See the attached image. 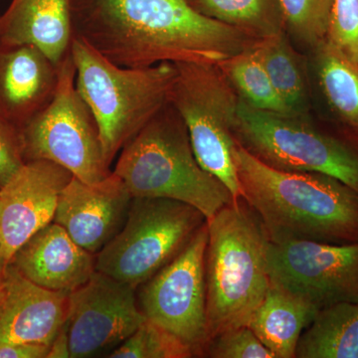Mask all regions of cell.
Instances as JSON below:
<instances>
[{"instance_id":"obj_1","label":"cell","mask_w":358,"mask_h":358,"mask_svg":"<svg viewBox=\"0 0 358 358\" xmlns=\"http://www.w3.org/2000/svg\"><path fill=\"white\" fill-rule=\"evenodd\" d=\"M71 14L73 37L121 67L218 64L256 41L185 0H71Z\"/></svg>"},{"instance_id":"obj_2","label":"cell","mask_w":358,"mask_h":358,"mask_svg":"<svg viewBox=\"0 0 358 358\" xmlns=\"http://www.w3.org/2000/svg\"><path fill=\"white\" fill-rule=\"evenodd\" d=\"M233 159L242 199L272 243L358 242V192L333 176L285 171L263 164L235 141Z\"/></svg>"},{"instance_id":"obj_3","label":"cell","mask_w":358,"mask_h":358,"mask_svg":"<svg viewBox=\"0 0 358 358\" xmlns=\"http://www.w3.org/2000/svg\"><path fill=\"white\" fill-rule=\"evenodd\" d=\"M206 222L204 268L209 341L228 329L249 326L270 286V240L258 214L242 197L225 205Z\"/></svg>"},{"instance_id":"obj_4","label":"cell","mask_w":358,"mask_h":358,"mask_svg":"<svg viewBox=\"0 0 358 358\" xmlns=\"http://www.w3.org/2000/svg\"><path fill=\"white\" fill-rule=\"evenodd\" d=\"M113 173L133 199L178 200L199 209L206 220L236 200L200 166L185 122L169 103L124 145Z\"/></svg>"},{"instance_id":"obj_5","label":"cell","mask_w":358,"mask_h":358,"mask_svg":"<svg viewBox=\"0 0 358 358\" xmlns=\"http://www.w3.org/2000/svg\"><path fill=\"white\" fill-rule=\"evenodd\" d=\"M70 52L76 66L78 92L98 124L103 155L110 166L124 145L169 103L176 65L121 67L76 37Z\"/></svg>"},{"instance_id":"obj_6","label":"cell","mask_w":358,"mask_h":358,"mask_svg":"<svg viewBox=\"0 0 358 358\" xmlns=\"http://www.w3.org/2000/svg\"><path fill=\"white\" fill-rule=\"evenodd\" d=\"M234 140L263 164L285 171L319 173L358 192V140L308 115H280L240 100Z\"/></svg>"},{"instance_id":"obj_7","label":"cell","mask_w":358,"mask_h":358,"mask_svg":"<svg viewBox=\"0 0 358 358\" xmlns=\"http://www.w3.org/2000/svg\"><path fill=\"white\" fill-rule=\"evenodd\" d=\"M206 217L178 200L133 199L124 227L96 255V271L138 289L187 246Z\"/></svg>"},{"instance_id":"obj_8","label":"cell","mask_w":358,"mask_h":358,"mask_svg":"<svg viewBox=\"0 0 358 358\" xmlns=\"http://www.w3.org/2000/svg\"><path fill=\"white\" fill-rule=\"evenodd\" d=\"M176 75L169 103L185 122L195 157L203 167L241 199L233 159L240 98L217 64L174 63Z\"/></svg>"},{"instance_id":"obj_9","label":"cell","mask_w":358,"mask_h":358,"mask_svg":"<svg viewBox=\"0 0 358 358\" xmlns=\"http://www.w3.org/2000/svg\"><path fill=\"white\" fill-rule=\"evenodd\" d=\"M20 131L25 162H55L86 183L99 182L113 173L103 155L98 124L78 92L70 51L59 64L53 99Z\"/></svg>"},{"instance_id":"obj_10","label":"cell","mask_w":358,"mask_h":358,"mask_svg":"<svg viewBox=\"0 0 358 358\" xmlns=\"http://www.w3.org/2000/svg\"><path fill=\"white\" fill-rule=\"evenodd\" d=\"M207 222L171 262L136 289V301L145 320L180 339L202 357L207 341L205 252Z\"/></svg>"},{"instance_id":"obj_11","label":"cell","mask_w":358,"mask_h":358,"mask_svg":"<svg viewBox=\"0 0 358 358\" xmlns=\"http://www.w3.org/2000/svg\"><path fill=\"white\" fill-rule=\"evenodd\" d=\"M270 282L322 308L358 303V242H268Z\"/></svg>"},{"instance_id":"obj_12","label":"cell","mask_w":358,"mask_h":358,"mask_svg":"<svg viewBox=\"0 0 358 358\" xmlns=\"http://www.w3.org/2000/svg\"><path fill=\"white\" fill-rule=\"evenodd\" d=\"M145 320L136 289L96 271L69 294L70 357H109Z\"/></svg>"},{"instance_id":"obj_13","label":"cell","mask_w":358,"mask_h":358,"mask_svg":"<svg viewBox=\"0 0 358 358\" xmlns=\"http://www.w3.org/2000/svg\"><path fill=\"white\" fill-rule=\"evenodd\" d=\"M73 176L55 162L30 160L0 190V246L8 262L30 237L53 222L59 197Z\"/></svg>"},{"instance_id":"obj_14","label":"cell","mask_w":358,"mask_h":358,"mask_svg":"<svg viewBox=\"0 0 358 358\" xmlns=\"http://www.w3.org/2000/svg\"><path fill=\"white\" fill-rule=\"evenodd\" d=\"M131 200L128 188L114 173L96 183L73 176L59 197L53 222L96 255L124 227Z\"/></svg>"},{"instance_id":"obj_15","label":"cell","mask_w":358,"mask_h":358,"mask_svg":"<svg viewBox=\"0 0 358 358\" xmlns=\"http://www.w3.org/2000/svg\"><path fill=\"white\" fill-rule=\"evenodd\" d=\"M0 300V345H50L64 326L69 294L42 288L7 266Z\"/></svg>"},{"instance_id":"obj_16","label":"cell","mask_w":358,"mask_h":358,"mask_svg":"<svg viewBox=\"0 0 358 358\" xmlns=\"http://www.w3.org/2000/svg\"><path fill=\"white\" fill-rule=\"evenodd\" d=\"M59 65L33 45H0V119L20 129L50 103Z\"/></svg>"},{"instance_id":"obj_17","label":"cell","mask_w":358,"mask_h":358,"mask_svg":"<svg viewBox=\"0 0 358 358\" xmlns=\"http://www.w3.org/2000/svg\"><path fill=\"white\" fill-rule=\"evenodd\" d=\"M8 264L42 288L65 293L83 286L96 272V255L79 246L55 222L30 237Z\"/></svg>"},{"instance_id":"obj_18","label":"cell","mask_w":358,"mask_h":358,"mask_svg":"<svg viewBox=\"0 0 358 358\" xmlns=\"http://www.w3.org/2000/svg\"><path fill=\"white\" fill-rule=\"evenodd\" d=\"M73 39L71 0H11L0 14V45H33L56 65Z\"/></svg>"},{"instance_id":"obj_19","label":"cell","mask_w":358,"mask_h":358,"mask_svg":"<svg viewBox=\"0 0 358 358\" xmlns=\"http://www.w3.org/2000/svg\"><path fill=\"white\" fill-rule=\"evenodd\" d=\"M319 308L270 282L249 327L275 358H296V346Z\"/></svg>"},{"instance_id":"obj_20","label":"cell","mask_w":358,"mask_h":358,"mask_svg":"<svg viewBox=\"0 0 358 358\" xmlns=\"http://www.w3.org/2000/svg\"><path fill=\"white\" fill-rule=\"evenodd\" d=\"M313 74L331 126L358 140V66L326 40L310 51Z\"/></svg>"},{"instance_id":"obj_21","label":"cell","mask_w":358,"mask_h":358,"mask_svg":"<svg viewBox=\"0 0 358 358\" xmlns=\"http://www.w3.org/2000/svg\"><path fill=\"white\" fill-rule=\"evenodd\" d=\"M259 60L282 102L294 115H308L310 86L307 65L286 31L254 42Z\"/></svg>"},{"instance_id":"obj_22","label":"cell","mask_w":358,"mask_h":358,"mask_svg":"<svg viewBox=\"0 0 358 358\" xmlns=\"http://www.w3.org/2000/svg\"><path fill=\"white\" fill-rule=\"evenodd\" d=\"M296 358H358V303L320 310L301 336Z\"/></svg>"},{"instance_id":"obj_23","label":"cell","mask_w":358,"mask_h":358,"mask_svg":"<svg viewBox=\"0 0 358 358\" xmlns=\"http://www.w3.org/2000/svg\"><path fill=\"white\" fill-rule=\"evenodd\" d=\"M196 13L258 40L285 31L281 0H185Z\"/></svg>"},{"instance_id":"obj_24","label":"cell","mask_w":358,"mask_h":358,"mask_svg":"<svg viewBox=\"0 0 358 358\" xmlns=\"http://www.w3.org/2000/svg\"><path fill=\"white\" fill-rule=\"evenodd\" d=\"M253 45L219 62V68L240 100L250 107L275 114L292 115L273 86Z\"/></svg>"},{"instance_id":"obj_25","label":"cell","mask_w":358,"mask_h":358,"mask_svg":"<svg viewBox=\"0 0 358 358\" xmlns=\"http://www.w3.org/2000/svg\"><path fill=\"white\" fill-rule=\"evenodd\" d=\"M285 31L307 50L326 39L334 0H281Z\"/></svg>"},{"instance_id":"obj_26","label":"cell","mask_w":358,"mask_h":358,"mask_svg":"<svg viewBox=\"0 0 358 358\" xmlns=\"http://www.w3.org/2000/svg\"><path fill=\"white\" fill-rule=\"evenodd\" d=\"M110 358H192V350L173 334L145 320L110 353Z\"/></svg>"},{"instance_id":"obj_27","label":"cell","mask_w":358,"mask_h":358,"mask_svg":"<svg viewBox=\"0 0 358 358\" xmlns=\"http://www.w3.org/2000/svg\"><path fill=\"white\" fill-rule=\"evenodd\" d=\"M324 40L358 66V0H334Z\"/></svg>"},{"instance_id":"obj_28","label":"cell","mask_w":358,"mask_h":358,"mask_svg":"<svg viewBox=\"0 0 358 358\" xmlns=\"http://www.w3.org/2000/svg\"><path fill=\"white\" fill-rule=\"evenodd\" d=\"M202 357L275 358L249 326L228 329L212 338L205 345Z\"/></svg>"},{"instance_id":"obj_29","label":"cell","mask_w":358,"mask_h":358,"mask_svg":"<svg viewBox=\"0 0 358 358\" xmlns=\"http://www.w3.org/2000/svg\"><path fill=\"white\" fill-rule=\"evenodd\" d=\"M24 164L20 129L0 119V190Z\"/></svg>"},{"instance_id":"obj_30","label":"cell","mask_w":358,"mask_h":358,"mask_svg":"<svg viewBox=\"0 0 358 358\" xmlns=\"http://www.w3.org/2000/svg\"><path fill=\"white\" fill-rule=\"evenodd\" d=\"M50 345L38 343L0 345V358H47Z\"/></svg>"},{"instance_id":"obj_31","label":"cell","mask_w":358,"mask_h":358,"mask_svg":"<svg viewBox=\"0 0 358 358\" xmlns=\"http://www.w3.org/2000/svg\"><path fill=\"white\" fill-rule=\"evenodd\" d=\"M70 357L69 338H68L67 324L63 326L50 346L47 358Z\"/></svg>"},{"instance_id":"obj_32","label":"cell","mask_w":358,"mask_h":358,"mask_svg":"<svg viewBox=\"0 0 358 358\" xmlns=\"http://www.w3.org/2000/svg\"><path fill=\"white\" fill-rule=\"evenodd\" d=\"M8 263V260H7L6 257L4 256L1 246H0V286L3 285L4 277H6V272Z\"/></svg>"},{"instance_id":"obj_33","label":"cell","mask_w":358,"mask_h":358,"mask_svg":"<svg viewBox=\"0 0 358 358\" xmlns=\"http://www.w3.org/2000/svg\"><path fill=\"white\" fill-rule=\"evenodd\" d=\"M3 285H2V286H0V300H1L2 296H3Z\"/></svg>"}]
</instances>
